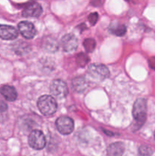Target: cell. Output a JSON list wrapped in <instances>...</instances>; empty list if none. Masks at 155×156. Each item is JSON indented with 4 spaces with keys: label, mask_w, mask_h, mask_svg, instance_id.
I'll return each instance as SVG.
<instances>
[{
    "label": "cell",
    "mask_w": 155,
    "mask_h": 156,
    "mask_svg": "<svg viewBox=\"0 0 155 156\" xmlns=\"http://www.w3.org/2000/svg\"><path fill=\"white\" fill-rule=\"evenodd\" d=\"M18 27L20 33L26 39H32L36 35V30L35 29L34 26L32 23L29 22V21H21L18 24Z\"/></svg>",
    "instance_id": "9c48e42d"
},
{
    "label": "cell",
    "mask_w": 155,
    "mask_h": 156,
    "mask_svg": "<svg viewBox=\"0 0 155 156\" xmlns=\"http://www.w3.org/2000/svg\"><path fill=\"white\" fill-rule=\"evenodd\" d=\"M154 138H155V132H154Z\"/></svg>",
    "instance_id": "603a6c76"
},
{
    "label": "cell",
    "mask_w": 155,
    "mask_h": 156,
    "mask_svg": "<svg viewBox=\"0 0 155 156\" xmlns=\"http://www.w3.org/2000/svg\"><path fill=\"white\" fill-rule=\"evenodd\" d=\"M127 1H129V2H133L134 0H127Z\"/></svg>",
    "instance_id": "7402d4cb"
},
{
    "label": "cell",
    "mask_w": 155,
    "mask_h": 156,
    "mask_svg": "<svg viewBox=\"0 0 155 156\" xmlns=\"http://www.w3.org/2000/svg\"><path fill=\"white\" fill-rule=\"evenodd\" d=\"M8 106L5 101H3L2 100L0 99V112H3V111H5L7 110Z\"/></svg>",
    "instance_id": "ffe728a7"
},
{
    "label": "cell",
    "mask_w": 155,
    "mask_h": 156,
    "mask_svg": "<svg viewBox=\"0 0 155 156\" xmlns=\"http://www.w3.org/2000/svg\"><path fill=\"white\" fill-rule=\"evenodd\" d=\"M37 107L43 115L50 116L56 113L57 110V103L52 96L43 95L38 99Z\"/></svg>",
    "instance_id": "6da1fadb"
},
{
    "label": "cell",
    "mask_w": 155,
    "mask_h": 156,
    "mask_svg": "<svg viewBox=\"0 0 155 156\" xmlns=\"http://www.w3.org/2000/svg\"><path fill=\"white\" fill-rule=\"evenodd\" d=\"M132 115L138 126L141 127L144 123L147 117V101L144 98H139L135 102L132 110Z\"/></svg>",
    "instance_id": "7a4b0ae2"
},
{
    "label": "cell",
    "mask_w": 155,
    "mask_h": 156,
    "mask_svg": "<svg viewBox=\"0 0 155 156\" xmlns=\"http://www.w3.org/2000/svg\"><path fill=\"white\" fill-rule=\"evenodd\" d=\"M88 86V83L84 77H76L71 81V87L76 92H83Z\"/></svg>",
    "instance_id": "4fadbf2b"
},
{
    "label": "cell",
    "mask_w": 155,
    "mask_h": 156,
    "mask_svg": "<svg viewBox=\"0 0 155 156\" xmlns=\"http://www.w3.org/2000/svg\"><path fill=\"white\" fill-rule=\"evenodd\" d=\"M50 91L53 96L58 98H64L68 94V88L66 83L61 79H56L50 85Z\"/></svg>",
    "instance_id": "5b68a950"
},
{
    "label": "cell",
    "mask_w": 155,
    "mask_h": 156,
    "mask_svg": "<svg viewBox=\"0 0 155 156\" xmlns=\"http://www.w3.org/2000/svg\"><path fill=\"white\" fill-rule=\"evenodd\" d=\"M61 44L63 50L66 52H72L76 50L78 44V41L74 34H68L63 36L61 40Z\"/></svg>",
    "instance_id": "ba28073f"
},
{
    "label": "cell",
    "mask_w": 155,
    "mask_h": 156,
    "mask_svg": "<svg viewBox=\"0 0 155 156\" xmlns=\"http://www.w3.org/2000/svg\"><path fill=\"white\" fill-rule=\"evenodd\" d=\"M28 143L30 146L36 150L43 149L46 146V138L41 131L35 129L30 133L28 137Z\"/></svg>",
    "instance_id": "277c9868"
},
{
    "label": "cell",
    "mask_w": 155,
    "mask_h": 156,
    "mask_svg": "<svg viewBox=\"0 0 155 156\" xmlns=\"http://www.w3.org/2000/svg\"><path fill=\"white\" fill-rule=\"evenodd\" d=\"M88 73L92 79L97 81H103L109 76L107 67L102 64H92L88 67Z\"/></svg>",
    "instance_id": "3957f363"
},
{
    "label": "cell",
    "mask_w": 155,
    "mask_h": 156,
    "mask_svg": "<svg viewBox=\"0 0 155 156\" xmlns=\"http://www.w3.org/2000/svg\"><path fill=\"white\" fill-rule=\"evenodd\" d=\"M109 30H110L111 33L116 35L118 37H122L126 34V27L124 24H112L109 26Z\"/></svg>",
    "instance_id": "9a60e30c"
},
{
    "label": "cell",
    "mask_w": 155,
    "mask_h": 156,
    "mask_svg": "<svg viewBox=\"0 0 155 156\" xmlns=\"http://www.w3.org/2000/svg\"><path fill=\"white\" fill-rule=\"evenodd\" d=\"M0 93L9 101H15L18 96L15 88L11 85H3L0 88Z\"/></svg>",
    "instance_id": "8fae6325"
},
{
    "label": "cell",
    "mask_w": 155,
    "mask_h": 156,
    "mask_svg": "<svg viewBox=\"0 0 155 156\" xmlns=\"http://www.w3.org/2000/svg\"><path fill=\"white\" fill-rule=\"evenodd\" d=\"M18 32L14 27L5 24H0V38L6 41H12L18 37Z\"/></svg>",
    "instance_id": "30bf717a"
},
{
    "label": "cell",
    "mask_w": 155,
    "mask_h": 156,
    "mask_svg": "<svg viewBox=\"0 0 155 156\" xmlns=\"http://www.w3.org/2000/svg\"><path fill=\"white\" fill-rule=\"evenodd\" d=\"M88 62H89V57L84 53H79L76 57V62L81 67L84 66L85 65L88 64Z\"/></svg>",
    "instance_id": "e0dca14e"
},
{
    "label": "cell",
    "mask_w": 155,
    "mask_h": 156,
    "mask_svg": "<svg viewBox=\"0 0 155 156\" xmlns=\"http://www.w3.org/2000/svg\"><path fill=\"white\" fill-rule=\"evenodd\" d=\"M125 152V146L121 142L112 143L107 148L108 156H122Z\"/></svg>",
    "instance_id": "7c38bea8"
},
{
    "label": "cell",
    "mask_w": 155,
    "mask_h": 156,
    "mask_svg": "<svg viewBox=\"0 0 155 156\" xmlns=\"http://www.w3.org/2000/svg\"><path fill=\"white\" fill-rule=\"evenodd\" d=\"M43 12V9L40 5L35 2H30L27 3L24 8L22 12V15L24 17H32L37 18L40 16Z\"/></svg>",
    "instance_id": "52a82bcc"
},
{
    "label": "cell",
    "mask_w": 155,
    "mask_h": 156,
    "mask_svg": "<svg viewBox=\"0 0 155 156\" xmlns=\"http://www.w3.org/2000/svg\"><path fill=\"white\" fill-rule=\"evenodd\" d=\"M83 45L84 47L85 50L88 52V53H91L94 50L96 47V42L94 39L92 38H88V39L84 40L83 43Z\"/></svg>",
    "instance_id": "2e32d148"
},
{
    "label": "cell",
    "mask_w": 155,
    "mask_h": 156,
    "mask_svg": "<svg viewBox=\"0 0 155 156\" xmlns=\"http://www.w3.org/2000/svg\"><path fill=\"white\" fill-rule=\"evenodd\" d=\"M97 20H98V14L97 12H94V13H91V15L88 16V21H90L92 25H94V24L97 23Z\"/></svg>",
    "instance_id": "d6986e66"
},
{
    "label": "cell",
    "mask_w": 155,
    "mask_h": 156,
    "mask_svg": "<svg viewBox=\"0 0 155 156\" xmlns=\"http://www.w3.org/2000/svg\"><path fill=\"white\" fill-rule=\"evenodd\" d=\"M56 125L58 131L63 135H68L71 133L74 129V121L72 119L66 116L59 117L56 120Z\"/></svg>",
    "instance_id": "8992f818"
},
{
    "label": "cell",
    "mask_w": 155,
    "mask_h": 156,
    "mask_svg": "<svg viewBox=\"0 0 155 156\" xmlns=\"http://www.w3.org/2000/svg\"><path fill=\"white\" fill-rule=\"evenodd\" d=\"M138 153H139V156H151L153 152L147 146H142L139 148Z\"/></svg>",
    "instance_id": "ac0fdd59"
},
{
    "label": "cell",
    "mask_w": 155,
    "mask_h": 156,
    "mask_svg": "<svg viewBox=\"0 0 155 156\" xmlns=\"http://www.w3.org/2000/svg\"><path fill=\"white\" fill-rule=\"evenodd\" d=\"M149 63H150V67L155 69V58H152V59H150Z\"/></svg>",
    "instance_id": "44dd1931"
},
{
    "label": "cell",
    "mask_w": 155,
    "mask_h": 156,
    "mask_svg": "<svg viewBox=\"0 0 155 156\" xmlns=\"http://www.w3.org/2000/svg\"><path fill=\"white\" fill-rule=\"evenodd\" d=\"M43 47L49 52H55L58 50V43L54 38L46 37L43 41Z\"/></svg>",
    "instance_id": "5bb4252c"
}]
</instances>
